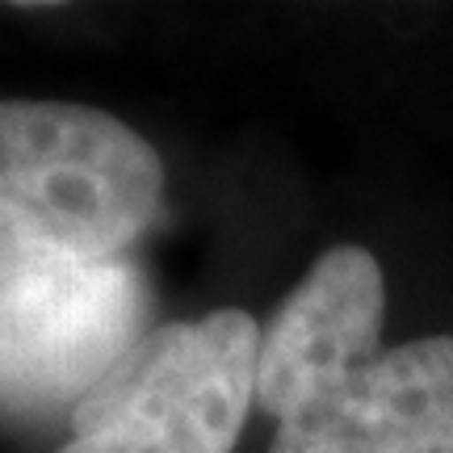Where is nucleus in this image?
Returning <instances> with one entry per match:
<instances>
[{
    "label": "nucleus",
    "mask_w": 453,
    "mask_h": 453,
    "mask_svg": "<svg viewBox=\"0 0 453 453\" xmlns=\"http://www.w3.org/2000/svg\"><path fill=\"white\" fill-rule=\"evenodd\" d=\"M151 294L127 257L64 260L0 286V416L47 420L151 332Z\"/></svg>",
    "instance_id": "20e7f679"
},
{
    "label": "nucleus",
    "mask_w": 453,
    "mask_h": 453,
    "mask_svg": "<svg viewBox=\"0 0 453 453\" xmlns=\"http://www.w3.org/2000/svg\"><path fill=\"white\" fill-rule=\"evenodd\" d=\"M164 211V164L105 110L0 101V286L64 260H113Z\"/></svg>",
    "instance_id": "f03ea898"
},
{
    "label": "nucleus",
    "mask_w": 453,
    "mask_h": 453,
    "mask_svg": "<svg viewBox=\"0 0 453 453\" xmlns=\"http://www.w3.org/2000/svg\"><path fill=\"white\" fill-rule=\"evenodd\" d=\"M387 277L357 243L327 248L260 332L269 453H403L453 420V336L382 349Z\"/></svg>",
    "instance_id": "f257e3e1"
},
{
    "label": "nucleus",
    "mask_w": 453,
    "mask_h": 453,
    "mask_svg": "<svg viewBox=\"0 0 453 453\" xmlns=\"http://www.w3.org/2000/svg\"><path fill=\"white\" fill-rule=\"evenodd\" d=\"M403 453H453V420L437 424V428L424 433L420 441H411Z\"/></svg>",
    "instance_id": "39448f33"
},
{
    "label": "nucleus",
    "mask_w": 453,
    "mask_h": 453,
    "mask_svg": "<svg viewBox=\"0 0 453 453\" xmlns=\"http://www.w3.org/2000/svg\"><path fill=\"white\" fill-rule=\"evenodd\" d=\"M248 311L151 327L72 411L59 453H231L257 403Z\"/></svg>",
    "instance_id": "7ed1b4c3"
}]
</instances>
